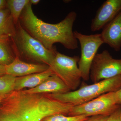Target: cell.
I'll return each instance as SVG.
<instances>
[{
    "label": "cell",
    "instance_id": "1",
    "mask_svg": "<svg viewBox=\"0 0 121 121\" xmlns=\"http://www.w3.org/2000/svg\"><path fill=\"white\" fill-rule=\"evenodd\" d=\"M73 106L45 94L13 91L5 95L1 100L0 121H41L45 117L56 114L68 115Z\"/></svg>",
    "mask_w": 121,
    "mask_h": 121
},
{
    "label": "cell",
    "instance_id": "2",
    "mask_svg": "<svg viewBox=\"0 0 121 121\" xmlns=\"http://www.w3.org/2000/svg\"><path fill=\"white\" fill-rule=\"evenodd\" d=\"M32 4L29 2L20 17L21 25L25 31L48 49L54 50V44H61L67 49L75 50L78 48V41L74 35L73 27L77 13L72 11L58 23L44 22L35 15Z\"/></svg>",
    "mask_w": 121,
    "mask_h": 121
},
{
    "label": "cell",
    "instance_id": "3",
    "mask_svg": "<svg viewBox=\"0 0 121 121\" xmlns=\"http://www.w3.org/2000/svg\"><path fill=\"white\" fill-rule=\"evenodd\" d=\"M17 56L26 62L44 64L49 66L55 58L56 48L50 50L30 35L22 27L19 21L16 25V33L12 38Z\"/></svg>",
    "mask_w": 121,
    "mask_h": 121
},
{
    "label": "cell",
    "instance_id": "4",
    "mask_svg": "<svg viewBox=\"0 0 121 121\" xmlns=\"http://www.w3.org/2000/svg\"><path fill=\"white\" fill-rule=\"evenodd\" d=\"M121 88L120 75L91 85L83 86L75 91L62 94L46 95L59 101L76 106L84 104L106 93L116 92Z\"/></svg>",
    "mask_w": 121,
    "mask_h": 121
},
{
    "label": "cell",
    "instance_id": "5",
    "mask_svg": "<svg viewBox=\"0 0 121 121\" xmlns=\"http://www.w3.org/2000/svg\"><path fill=\"white\" fill-rule=\"evenodd\" d=\"M79 56H70L57 51L53 62L50 66L56 75L71 91H75L80 85L82 79L78 63Z\"/></svg>",
    "mask_w": 121,
    "mask_h": 121
},
{
    "label": "cell",
    "instance_id": "6",
    "mask_svg": "<svg viewBox=\"0 0 121 121\" xmlns=\"http://www.w3.org/2000/svg\"><path fill=\"white\" fill-rule=\"evenodd\" d=\"M121 108V106L118 103L116 92H110L84 104L74 106L68 115L109 116Z\"/></svg>",
    "mask_w": 121,
    "mask_h": 121
},
{
    "label": "cell",
    "instance_id": "7",
    "mask_svg": "<svg viewBox=\"0 0 121 121\" xmlns=\"http://www.w3.org/2000/svg\"><path fill=\"white\" fill-rule=\"evenodd\" d=\"M74 35L80 43L81 57L78 65L81 73L82 79L87 81L90 78L91 66L93 60L97 54L99 48L104 44L101 34L84 35L77 31Z\"/></svg>",
    "mask_w": 121,
    "mask_h": 121
},
{
    "label": "cell",
    "instance_id": "8",
    "mask_svg": "<svg viewBox=\"0 0 121 121\" xmlns=\"http://www.w3.org/2000/svg\"><path fill=\"white\" fill-rule=\"evenodd\" d=\"M121 75V59L113 58L107 50L95 56L91 66L90 78L92 82Z\"/></svg>",
    "mask_w": 121,
    "mask_h": 121
},
{
    "label": "cell",
    "instance_id": "9",
    "mask_svg": "<svg viewBox=\"0 0 121 121\" xmlns=\"http://www.w3.org/2000/svg\"><path fill=\"white\" fill-rule=\"evenodd\" d=\"M121 11V0H107L98 9L91 25V31L102 29Z\"/></svg>",
    "mask_w": 121,
    "mask_h": 121
},
{
    "label": "cell",
    "instance_id": "10",
    "mask_svg": "<svg viewBox=\"0 0 121 121\" xmlns=\"http://www.w3.org/2000/svg\"><path fill=\"white\" fill-rule=\"evenodd\" d=\"M5 67L6 74L16 78L41 73L50 68V66L46 64L26 62L21 60L17 56L12 62Z\"/></svg>",
    "mask_w": 121,
    "mask_h": 121
},
{
    "label": "cell",
    "instance_id": "11",
    "mask_svg": "<svg viewBox=\"0 0 121 121\" xmlns=\"http://www.w3.org/2000/svg\"><path fill=\"white\" fill-rule=\"evenodd\" d=\"M104 43L116 51L121 48V11L114 19L103 29L101 33Z\"/></svg>",
    "mask_w": 121,
    "mask_h": 121
},
{
    "label": "cell",
    "instance_id": "12",
    "mask_svg": "<svg viewBox=\"0 0 121 121\" xmlns=\"http://www.w3.org/2000/svg\"><path fill=\"white\" fill-rule=\"evenodd\" d=\"M24 92L29 94H62L71 91L62 80L55 74L45 79L37 86Z\"/></svg>",
    "mask_w": 121,
    "mask_h": 121
},
{
    "label": "cell",
    "instance_id": "13",
    "mask_svg": "<svg viewBox=\"0 0 121 121\" xmlns=\"http://www.w3.org/2000/svg\"><path fill=\"white\" fill-rule=\"evenodd\" d=\"M53 74V72L50 67L47 70L41 73L17 77L14 84V91H21L25 88L32 89L41 84Z\"/></svg>",
    "mask_w": 121,
    "mask_h": 121
},
{
    "label": "cell",
    "instance_id": "14",
    "mask_svg": "<svg viewBox=\"0 0 121 121\" xmlns=\"http://www.w3.org/2000/svg\"><path fill=\"white\" fill-rule=\"evenodd\" d=\"M16 33V25L8 8L0 9V39L12 38Z\"/></svg>",
    "mask_w": 121,
    "mask_h": 121
},
{
    "label": "cell",
    "instance_id": "15",
    "mask_svg": "<svg viewBox=\"0 0 121 121\" xmlns=\"http://www.w3.org/2000/svg\"><path fill=\"white\" fill-rule=\"evenodd\" d=\"M17 57L12 38L0 39V65L5 66Z\"/></svg>",
    "mask_w": 121,
    "mask_h": 121
},
{
    "label": "cell",
    "instance_id": "16",
    "mask_svg": "<svg viewBox=\"0 0 121 121\" xmlns=\"http://www.w3.org/2000/svg\"><path fill=\"white\" fill-rule=\"evenodd\" d=\"M7 2V8L16 25L19 22L24 9L30 2V0H8Z\"/></svg>",
    "mask_w": 121,
    "mask_h": 121
},
{
    "label": "cell",
    "instance_id": "17",
    "mask_svg": "<svg viewBox=\"0 0 121 121\" xmlns=\"http://www.w3.org/2000/svg\"><path fill=\"white\" fill-rule=\"evenodd\" d=\"M16 78L7 74L0 76V95H5L14 91Z\"/></svg>",
    "mask_w": 121,
    "mask_h": 121
},
{
    "label": "cell",
    "instance_id": "18",
    "mask_svg": "<svg viewBox=\"0 0 121 121\" xmlns=\"http://www.w3.org/2000/svg\"><path fill=\"white\" fill-rule=\"evenodd\" d=\"M89 117L84 115L69 116L62 114H56L45 117L41 121H83Z\"/></svg>",
    "mask_w": 121,
    "mask_h": 121
},
{
    "label": "cell",
    "instance_id": "19",
    "mask_svg": "<svg viewBox=\"0 0 121 121\" xmlns=\"http://www.w3.org/2000/svg\"><path fill=\"white\" fill-rule=\"evenodd\" d=\"M106 121H121V108L110 115Z\"/></svg>",
    "mask_w": 121,
    "mask_h": 121
},
{
    "label": "cell",
    "instance_id": "20",
    "mask_svg": "<svg viewBox=\"0 0 121 121\" xmlns=\"http://www.w3.org/2000/svg\"><path fill=\"white\" fill-rule=\"evenodd\" d=\"M109 116L106 115H94L89 117L87 119L83 121H106Z\"/></svg>",
    "mask_w": 121,
    "mask_h": 121
},
{
    "label": "cell",
    "instance_id": "21",
    "mask_svg": "<svg viewBox=\"0 0 121 121\" xmlns=\"http://www.w3.org/2000/svg\"><path fill=\"white\" fill-rule=\"evenodd\" d=\"M116 94L118 104L121 106V88L119 90L116 91Z\"/></svg>",
    "mask_w": 121,
    "mask_h": 121
},
{
    "label": "cell",
    "instance_id": "22",
    "mask_svg": "<svg viewBox=\"0 0 121 121\" xmlns=\"http://www.w3.org/2000/svg\"><path fill=\"white\" fill-rule=\"evenodd\" d=\"M7 8V0H0V9Z\"/></svg>",
    "mask_w": 121,
    "mask_h": 121
},
{
    "label": "cell",
    "instance_id": "23",
    "mask_svg": "<svg viewBox=\"0 0 121 121\" xmlns=\"http://www.w3.org/2000/svg\"><path fill=\"white\" fill-rule=\"evenodd\" d=\"M6 74L5 66L0 65V76Z\"/></svg>",
    "mask_w": 121,
    "mask_h": 121
},
{
    "label": "cell",
    "instance_id": "24",
    "mask_svg": "<svg viewBox=\"0 0 121 121\" xmlns=\"http://www.w3.org/2000/svg\"><path fill=\"white\" fill-rule=\"evenodd\" d=\"M40 0H30V3L32 4L36 5L38 4L40 2Z\"/></svg>",
    "mask_w": 121,
    "mask_h": 121
},
{
    "label": "cell",
    "instance_id": "25",
    "mask_svg": "<svg viewBox=\"0 0 121 121\" xmlns=\"http://www.w3.org/2000/svg\"><path fill=\"white\" fill-rule=\"evenodd\" d=\"M4 95H0V104L1 102V101L2 98L4 97Z\"/></svg>",
    "mask_w": 121,
    "mask_h": 121
}]
</instances>
